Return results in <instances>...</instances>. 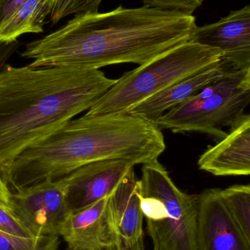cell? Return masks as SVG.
<instances>
[{"label":"cell","instance_id":"obj_10","mask_svg":"<svg viewBox=\"0 0 250 250\" xmlns=\"http://www.w3.org/2000/svg\"><path fill=\"white\" fill-rule=\"evenodd\" d=\"M197 250H250V243L223 204L220 189L198 195Z\"/></svg>","mask_w":250,"mask_h":250},{"label":"cell","instance_id":"obj_11","mask_svg":"<svg viewBox=\"0 0 250 250\" xmlns=\"http://www.w3.org/2000/svg\"><path fill=\"white\" fill-rule=\"evenodd\" d=\"M109 196L83 209L70 212L58 236L71 250H104L118 241L108 204Z\"/></svg>","mask_w":250,"mask_h":250},{"label":"cell","instance_id":"obj_24","mask_svg":"<svg viewBox=\"0 0 250 250\" xmlns=\"http://www.w3.org/2000/svg\"><path fill=\"white\" fill-rule=\"evenodd\" d=\"M10 197L11 191L3 179L0 169V207L9 211L10 208Z\"/></svg>","mask_w":250,"mask_h":250},{"label":"cell","instance_id":"obj_16","mask_svg":"<svg viewBox=\"0 0 250 250\" xmlns=\"http://www.w3.org/2000/svg\"><path fill=\"white\" fill-rule=\"evenodd\" d=\"M220 196L230 217L250 243V186L236 185L220 189Z\"/></svg>","mask_w":250,"mask_h":250},{"label":"cell","instance_id":"obj_12","mask_svg":"<svg viewBox=\"0 0 250 250\" xmlns=\"http://www.w3.org/2000/svg\"><path fill=\"white\" fill-rule=\"evenodd\" d=\"M200 169L217 176H249L250 116L245 114L227 135L198 160Z\"/></svg>","mask_w":250,"mask_h":250},{"label":"cell","instance_id":"obj_13","mask_svg":"<svg viewBox=\"0 0 250 250\" xmlns=\"http://www.w3.org/2000/svg\"><path fill=\"white\" fill-rule=\"evenodd\" d=\"M230 69L221 62L206 70L179 81L161 92L136 104L126 114L154 123L167 111L196 96L205 87L224 77Z\"/></svg>","mask_w":250,"mask_h":250},{"label":"cell","instance_id":"obj_20","mask_svg":"<svg viewBox=\"0 0 250 250\" xmlns=\"http://www.w3.org/2000/svg\"><path fill=\"white\" fill-rule=\"evenodd\" d=\"M0 231L22 238L32 237L27 230L7 211L0 207Z\"/></svg>","mask_w":250,"mask_h":250},{"label":"cell","instance_id":"obj_9","mask_svg":"<svg viewBox=\"0 0 250 250\" xmlns=\"http://www.w3.org/2000/svg\"><path fill=\"white\" fill-rule=\"evenodd\" d=\"M136 165L125 160H106L84 165L63 176L67 184L70 212L83 209L109 196Z\"/></svg>","mask_w":250,"mask_h":250},{"label":"cell","instance_id":"obj_8","mask_svg":"<svg viewBox=\"0 0 250 250\" xmlns=\"http://www.w3.org/2000/svg\"><path fill=\"white\" fill-rule=\"evenodd\" d=\"M190 41L218 48L232 70H250V7L230 12L215 23L195 27Z\"/></svg>","mask_w":250,"mask_h":250},{"label":"cell","instance_id":"obj_3","mask_svg":"<svg viewBox=\"0 0 250 250\" xmlns=\"http://www.w3.org/2000/svg\"><path fill=\"white\" fill-rule=\"evenodd\" d=\"M166 148L161 129L129 114L71 120L1 167L10 191L57 179L84 165L125 160L135 165L158 160Z\"/></svg>","mask_w":250,"mask_h":250},{"label":"cell","instance_id":"obj_23","mask_svg":"<svg viewBox=\"0 0 250 250\" xmlns=\"http://www.w3.org/2000/svg\"><path fill=\"white\" fill-rule=\"evenodd\" d=\"M26 0H0V23Z\"/></svg>","mask_w":250,"mask_h":250},{"label":"cell","instance_id":"obj_18","mask_svg":"<svg viewBox=\"0 0 250 250\" xmlns=\"http://www.w3.org/2000/svg\"><path fill=\"white\" fill-rule=\"evenodd\" d=\"M102 0H53L50 19L54 24L70 15L97 13Z\"/></svg>","mask_w":250,"mask_h":250},{"label":"cell","instance_id":"obj_6","mask_svg":"<svg viewBox=\"0 0 250 250\" xmlns=\"http://www.w3.org/2000/svg\"><path fill=\"white\" fill-rule=\"evenodd\" d=\"M250 102V70H230L220 87L208 97L196 96L172 108L154 122L161 130L201 132L221 140L242 118Z\"/></svg>","mask_w":250,"mask_h":250},{"label":"cell","instance_id":"obj_15","mask_svg":"<svg viewBox=\"0 0 250 250\" xmlns=\"http://www.w3.org/2000/svg\"><path fill=\"white\" fill-rule=\"evenodd\" d=\"M53 0H26L0 23V42L18 41L24 34L41 33Z\"/></svg>","mask_w":250,"mask_h":250},{"label":"cell","instance_id":"obj_19","mask_svg":"<svg viewBox=\"0 0 250 250\" xmlns=\"http://www.w3.org/2000/svg\"><path fill=\"white\" fill-rule=\"evenodd\" d=\"M145 7L192 14L205 0H141Z\"/></svg>","mask_w":250,"mask_h":250},{"label":"cell","instance_id":"obj_21","mask_svg":"<svg viewBox=\"0 0 250 250\" xmlns=\"http://www.w3.org/2000/svg\"><path fill=\"white\" fill-rule=\"evenodd\" d=\"M20 47V42L18 41L10 42H0V70L7 64L9 59Z\"/></svg>","mask_w":250,"mask_h":250},{"label":"cell","instance_id":"obj_22","mask_svg":"<svg viewBox=\"0 0 250 250\" xmlns=\"http://www.w3.org/2000/svg\"><path fill=\"white\" fill-rule=\"evenodd\" d=\"M104 250H145L144 236L135 242H126L119 239L114 245Z\"/></svg>","mask_w":250,"mask_h":250},{"label":"cell","instance_id":"obj_4","mask_svg":"<svg viewBox=\"0 0 250 250\" xmlns=\"http://www.w3.org/2000/svg\"><path fill=\"white\" fill-rule=\"evenodd\" d=\"M218 48L189 41L126 72L84 117L126 114L136 104L222 61Z\"/></svg>","mask_w":250,"mask_h":250},{"label":"cell","instance_id":"obj_5","mask_svg":"<svg viewBox=\"0 0 250 250\" xmlns=\"http://www.w3.org/2000/svg\"><path fill=\"white\" fill-rule=\"evenodd\" d=\"M137 184L154 250H197L198 195L179 189L158 160L142 165Z\"/></svg>","mask_w":250,"mask_h":250},{"label":"cell","instance_id":"obj_2","mask_svg":"<svg viewBox=\"0 0 250 250\" xmlns=\"http://www.w3.org/2000/svg\"><path fill=\"white\" fill-rule=\"evenodd\" d=\"M116 81L95 69L6 64L0 70V168L88 111Z\"/></svg>","mask_w":250,"mask_h":250},{"label":"cell","instance_id":"obj_14","mask_svg":"<svg viewBox=\"0 0 250 250\" xmlns=\"http://www.w3.org/2000/svg\"><path fill=\"white\" fill-rule=\"evenodd\" d=\"M108 204L119 239L135 242L144 236V217L135 167L129 170L109 195Z\"/></svg>","mask_w":250,"mask_h":250},{"label":"cell","instance_id":"obj_7","mask_svg":"<svg viewBox=\"0 0 250 250\" xmlns=\"http://www.w3.org/2000/svg\"><path fill=\"white\" fill-rule=\"evenodd\" d=\"M8 212L32 237L58 236L70 214L64 178L46 179L11 191Z\"/></svg>","mask_w":250,"mask_h":250},{"label":"cell","instance_id":"obj_1","mask_svg":"<svg viewBox=\"0 0 250 250\" xmlns=\"http://www.w3.org/2000/svg\"><path fill=\"white\" fill-rule=\"evenodd\" d=\"M196 26L192 14L120 5L105 13L74 15L60 29L28 42L21 56L32 60V67L140 65L190 41Z\"/></svg>","mask_w":250,"mask_h":250},{"label":"cell","instance_id":"obj_17","mask_svg":"<svg viewBox=\"0 0 250 250\" xmlns=\"http://www.w3.org/2000/svg\"><path fill=\"white\" fill-rule=\"evenodd\" d=\"M60 236L22 238L0 231V250H58Z\"/></svg>","mask_w":250,"mask_h":250}]
</instances>
